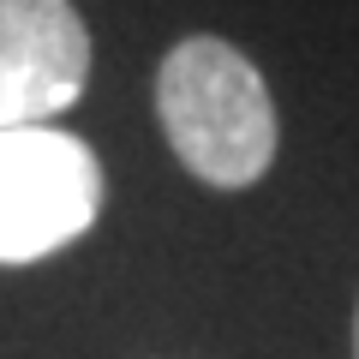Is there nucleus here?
<instances>
[{"label": "nucleus", "instance_id": "f257e3e1", "mask_svg": "<svg viewBox=\"0 0 359 359\" xmlns=\"http://www.w3.org/2000/svg\"><path fill=\"white\" fill-rule=\"evenodd\" d=\"M156 120L180 168L216 192H245L276 162L269 84L228 36H186L156 66Z\"/></svg>", "mask_w": 359, "mask_h": 359}, {"label": "nucleus", "instance_id": "f03ea898", "mask_svg": "<svg viewBox=\"0 0 359 359\" xmlns=\"http://www.w3.org/2000/svg\"><path fill=\"white\" fill-rule=\"evenodd\" d=\"M102 162L60 126L0 132V264H36L102 216Z\"/></svg>", "mask_w": 359, "mask_h": 359}, {"label": "nucleus", "instance_id": "7ed1b4c3", "mask_svg": "<svg viewBox=\"0 0 359 359\" xmlns=\"http://www.w3.org/2000/svg\"><path fill=\"white\" fill-rule=\"evenodd\" d=\"M90 30L72 0H0V132L48 126L84 96Z\"/></svg>", "mask_w": 359, "mask_h": 359}, {"label": "nucleus", "instance_id": "20e7f679", "mask_svg": "<svg viewBox=\"0 0 359 359\" xmlns=\"http://www.w3.org/2000/svg\"><path fill=\"white\" fill-rule=\"evenodd\" d=\"M353 359H359V306H353Z\"/></svg>", "mask_w": 359, "mask_h": 359}]
</instances>
